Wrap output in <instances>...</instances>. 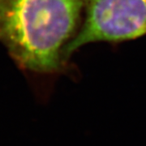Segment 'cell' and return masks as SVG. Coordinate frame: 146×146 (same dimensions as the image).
I'll list each match as a JSON object with an SVG mask.
<instances>
[{
	"instance_id": "cell-1",
	"label": "cell",
	"mask_w": 146,
	"mask_h": 146,
	"mask_svg": "<svg viewBox=\"0 0 146 146\" xmlns=\"http://www.w3.org/2000/svg\"><path fill=\"white\" fill-rule=\"evenodd\" d=\"M87 0H0V42L18 67L51 76L66 68Z\"/></svg>"
},
{
	"instance_id": "cell-2",
	"label": "cell",
	"mask_w": 146,
	"mask_h": 146,
	"mask_svg": "<svg viewBox=\"0 0 146 146\" xmlns=\"http://www.w3.org/2000/svg\"><path fill=\"white\" fill-rule=\"evenodd\" d=\"M84 20L65 49V61L88 43L122 42L146 34V0H87Z\"/></svg>"
}]
</instances>
